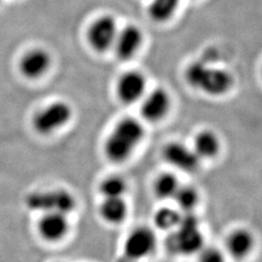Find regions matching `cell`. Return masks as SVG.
Masks as SVG:
<instances>
[{
    "instance_id": "obj_13",
    "label": "cell",
    "mask_w": 262,
    "mask_h": 262,
    "mask_svg": "<svg viewBox=\"0 0 262 262\" xmlns=\"http://www.w3.org/2000/svg\"><path fill=\"white\" fill-rule=\"evenodd\" d=\"M39 232L48 241L60 240L68 231L67 215L62 213H45L39 222Z\"/></svg>"
},
{
    "instance_id": "obj_20",
    "label": "cell",
    "mask_w": 262,
    "mask_h": 262,
    "mask_svg": "<svg viewBox=\"0 0 262 262\" xmlns=\"http://www.w3.org/2000/svg\"><path fill=\"white\" fill-rule=\"evenodd\" d=\"M126 183L123 179L112 176L105 179L100 185V191L105 198L122 197L126 191Z\"/></svg>"
},
{
    "instance_id": "obj_15",
    "label": "cell",
    "mask_w": 262,
    "mask_h": 262,
    "mask_svg": "<svg viewBox=\"0 0 262 262\" xmlns=\"http://www.w3.org/2000/svg\"><path fill=\"white\" fill-rule=\"evenodd\" d=\"M253 245V235L246 229H237L227 239V248L229 253L236 258H242L252 250Z\"/></svg>"
},
{
    "instance_id": "obj_7",
    "label": "cell",
    "mask_w": 262,
    "mask_h": 262,
    "mask_svg": "<svg viewBox=\"0 0 262 262\" xmlns=\"http://www.w3.org/2000/svg\"><path fill=\"white\" fill-rule=\"evenodd\" d=\"M156 247V236L147 227L135 229L124 244V254L130 259H140L150 254Z\"/></svg>"
},
{
    "instance_id": "obj_22",
    "label": "cell",
    "mask_w": 262,
    "mask_h": 262,
    "mask_svg": "<svg viewBox=\"0 0 262 262\" xmlns=\"http://www.w3.org/2000/svg\"><path fill=\"white\" fill-rule=\"evenodd\" d=\"M222 259V253L215 249H207L201 253V260L203 261H221Z\"/></svg>"
},
{
    "instance_id": "obj_17",
    "label": "cell",
    "mask_w": 262,
    "mask_h": 262,
    "mask_svg": "<svg viewBox=\"0 0 262 262\" xmlns=\"http://www.w3.org/2000/svg\"><path fill=\"white\" fill-rule=\"evenodd\" d=\"M180 0H152L149 8L150 18L162 23L170 19L178 8Z\"/></svg>"
},
{
    "instance_id": "obj_10",
    "label": "cell",
    "mask_w": 262,
    "mask_h": 262,
    "mask_svg": "<svg viewBox=\"0 0 262 262\" xmlns=\"http://www.w3.org/2000/svg\"><path fill=\"white\" fill-rule=\"evenodd\" d=\"M170 97L166 91L157 89L144 100L141 112L143 117L150 122H158L168 113Z\"/></svg>"
},
{
    "instance_id": "obj_4",
    "label": "cell",
    "mask_w": 262,
    "mask_h": 262,
    "mask_svg": "<svg viewBox=\"0 0 262 262\" xmlns=\"http://www.w3.org/2000/svg\"><path fill=\"white\" fill-rule=\"evenodd\" d=\"M72 110L66 102L57 101L37 113L33 119V126L42 135L52 134L70 121Z\"/></svg>"
},
{
    "instance_id": "obj_18",
    "label": "cell",
    "mask_w": 262,
    "mask_h": 262,
    "mask_svg": "<svg viewBox=\"0 0 262 262\" xmlns=\"http://www.w3.org/2000/svg\"><path fill=\"white\" fill-rule=\"evenodd\" d=\"M179 185L177 178L169 173L160 175L155 183V191L158 196L162 199L173 198L178 190Z\"/></svg>"
},
{
    "instance_id": "obj_2",
    "label": "cell",
    "mask_w": 262,
    "mask_h": 262,
    "mask_svg": "<svg viewBox=\"0 0 262 262\" xmlns=\"http://www.w3.org/2000/svg\"><path fill=\"white\" fill-rule=\"evenodd\" d=\"M186 78L191 86L211 95L226 94L233 84V79L228 72L200 61L190 64Z\"/></svg>"
},
{
    "instance_id": "obj_8",
    "label": "cell",
    "mask_w": 262,
    "mask_h": 262,
    "mask_svg": "<svg viewBox=\"0 0 262 262\" xmlns=\"http://www.w3.org/2000/svg\"><path fill=\"white\" fill-rule=\"evenodd\" d=\"M163 157L171 165L187 172L196 170L200 161L194 150L179 143L168 144L163 150Z\"/></svg>"
},
{
    "instance_id": "obj_14",
    "label": "cell",
    "mask_w": 262,
    "mask_h": 262,
    "mask_svg": "<svg viewBox=\"0 0 262 262\" xmlns=\"http://www.w3.org/2000/svg\"><path fill=\"white\" fill-rule=\"evenodd\" d=\"M104 220L113 225L121 224L127 215V206L122 197L105 198L100 207Z\"/></svg>"
},
{
    "instance_id": "obj_1",
    "label": "cell",
    "mask_w": 262,
    "mask_h": 262,
    "mask_svg": "<svg viewBox=\"0 0 262 262\" xmlns=\"http://www.w3.org/2000/svg\"><path fill=\"white\" fill-rule=\"evenodd\" d=\"M144 136L140 122L132 118L123 119L114 128L105 143V154L114 162L128 159Z\"/></svg>"
},
{
    "instance_id": "obj_6",
    "label": "cell",
    "mask_w": 262,
    "mask_h": 262,
    "mask_svg": "<svg viewBox=\"0 0 262 262\" xmlns=\"http://www.w3.org/2000/svg\"><path fill=\"white\" fill-rule=\"evenodd\" d=\"M118 32L114 18L103 16L92 25L89 30V41L95 51L104 52L114 46Z\"/></svg>"
},
{
    "instance_id": "obj_16",
    "label": "cell",
    "mask_w": 262,
    "mask_h": 262,
    "mask_svg": "<svg viewBox=\"0 0 262 262\" xmlns=\"http://www.w3.org/2000/svg\"><path fill=\"white\" fill-rule=\"evenodd\" d=\"M199 159L214 158L220 150V140L212 131L200 132L194 140V148Z\"/></svg>"
},
{
    "instance_id": "obj_11",
    "label": "cell",
    "mask_w": 262,
    "mask_h": 262,
    "mask_svg": "<svg viewBox=\"0 0 262 262\" xmlns=\"http://www.w3.org/2000/svg\"><path fill=\"white\" fill-rule=\"evenodd\" d=\"M143 41L140 29L135 26H128L118 32L115 47L118 56L122 60L130 59L137 53Z\"/></svg>"
},
{
    "instance_id": "obj_21",
    "label": "cell",
    "mask_w": 262,
    "mask_h": 262,
    "mask_svg": "<svg viewBox=\"0 0 262 262\" xmlns=\"http://www.w3.org/2000/svg\"><path fill=\"white\" fill-rule=\"evenodd\" d=\"M180 215L178 212L173 209L163 208L159 210L155 215V224L162 230H169L177 227Z\"/></svg>"
},
{
    "instance_id": "obj_3",
    "label": "cell",
    "mask_w": 262,
    "mask_h": 262,
    "mask_svg": "<svg viewBox=\"0 0 262 262\" xmlns=\"http://www.w3.org/2000/svg\"><path fill=\"white\" fill-rule=\"evenodd\" d=\"M25 203L29 210L45 213H62L68 215L75 209V198L66 189L35 191L26 197Z\"/></svg>"
},
{
    "instance_id": "obj_5",
    "label": "cell",
    "mask_w": 262,
    "mask_h": 262,
    "mask_svg": "<svg viewBox=\"0 0 262 262\" xmlns=\"http://www.w3.org/2000/svg\"><path fill=\"white\" fill-rule=\"evenodd\" d=\"M178 229L171 235L167 247L173 253L190 254L198 252L202 247V235L198 225H178Z\"/></svg>"
},
{
    "instance_id": "obj_12",
    "label": "cell",
    "mask_w": 262,
    "mask_h": 262,
    "mask_svg": "<svg viewBox=\"0 0 262 262\" xmlns=\"http://www.w3.org/2000/svg\"><path fill=\"white\" fill-rule=\"evenodd\" d=\"M51 66V57L46 51L34 49L29 51L21 58L19 68L25 77L37 79L44 75Z\"/></svg>"
},
{
    "instance_id": "obj_19",
    "label": "cell",
    "mask_w": 262,
    "mask_h": 262,
    "mask_svg": "<svg viewBox=\"0 0 262 262\" xmlns=\"http://www.w3.org/2000/svg\"><path fill=\"white\" fill-rule=\"evenodd\" d=\"M173 198L182 210L185 212H191L198 202V193L192 187L180 186Z\"/></svg>"
},
{
    "instance_id": "obj_9",
    "label": "cell",
    "mask_w": 262,
    "mask_h": 262,
    "mask_svg": "<svg viewBox=\"0 0 262 262\" xmlns=\"http://www.w3.org/2000/svg\"><path fill=\"white\" fill-rule=\"evenodd\" d=\"M146 80L139 72L130 71L122 75L118 83V95L122 102L132 104L138 101L145 93Z\"/></svg>"
}]
</instances>
